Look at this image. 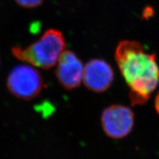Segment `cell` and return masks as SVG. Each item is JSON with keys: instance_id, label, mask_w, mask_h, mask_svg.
Masks as SVG:
<instances>
[{"instance_id": "5", "label": "cell", "mask_w": 159, "mask_h": 159, "mask_svg": "<svg viewBox=\"0 0 159 159\" xmlns=\"http://www.w3.org/2000/svg\"><path fill=\"white\" fill-rule=\"evenodd\" d=\"M84 66L74 52L65 50L57 64L55 75L58 83L67 90L78 88L83 82Z\"/></svg>"}, {"instance_id": "9", "label": "cell", "mask_w": 159, "mask_h": 159, "mask_svg": "<svg viewBox=\"0 0 159 159\" xmlns=\"http://www.w3.org/2000/svg\"><path fill=\"white\" fill-rule=\"evenodd\" d=\"M155 107L157 113L159 115V92H158L157 95L155 98Z\"/></svg>"}, {"instance_id": "7", "label": "cell", "mask_w": 159, "mask_h": 159, "mask_svg": "<svg viewBox=\"0 0 159 159\" xmlns=\"http://www.w3.org/2000/svg\"><path fill=\"white\" fill-rule=\"evenodd\" d=\"M19 6L27 8L34 9L41 6L44 0H14Z\"/></svg>"}, {"instance_id": "6", "label": "cell", "mask_w": 159, "mask_h": 159, "mask_svg": "<svg viewBox=\"0 0 159 159\" xmlns=\"http://www.w3.org/2000/svg\"><path fill=\"white\" fill-rule=\"evenodd\" d=\"M113 80V70L103 59H92L84 66L83 82L89 90L96 93L106 92L111 87Z\"/></svg>"}, {"instance_id": "3", "label": "cell", "mask_w": 159, "mask_h": 159, "mask_svg": "<svg viewBox=\"0 0 159 159\" xmlns=\"http://www.w3.org/2000/svg\"><path fill=\"white\" fill-rule=\"evenodd\" d=\"M41 73L30 64H19L9 73L6 87L12 96L29 101L37 98L44 88Z\"/></svg>"}, {"instance_id": "8", "label": "cell", "mask_w": 159, "mask_h": 159, "mask_svg": "<svg viewBox=\"0 0 159 159\" xmlns=\"http://www.w3.org/2000/svg\"><path fill=\"white\" fill-rule=\"evenodd\" d=\"M154 15V9L151 6H147L143 9V17L144 19H148Z\"/></svg>"}, {"instance_id": "1", "label": "cell", "mask_w": 159, "mask_h": 159, "mask_svg": "<svg viewBox=\"0 0 159 159\" xmlns=\"http://www.w3.org/2000/svg\"><path fill=\"white\" fill-rule=\"evenodd\" d=\"M115 58L122 76L130 88L129 98L132 104H145L159 83L156 54L147 52L139 42L123 40L117 44Z\"/></svg>"}, {"instance_id": "2", "label": "cell", "mask_w": 159, "mask_h": 159, "mask_svg": "<svg viewBox=\"0 0 159 159\" xmlns=\"http://www.w3.org/2000/svg\"><path fill=\"white\" fill-rule=\"evenodd\" d=\"M66 47L62 32L57 29H49L37 41L26 47H12L11 51L13 56L21 62L35 68L48 70L57 65Z\"/></svg>"}, {"instance_id": "4", "label": "cell", "mask_w": 159, "mask_h": 159, "mask_svg": "<svg viewBox=\"0 0 159 159\" xmlns=\"http://www.w3.org/2000/svg\"><path fill=\"white\" fill-rule=\"evenodd\" d=\"M101 123L107 137L114 139H123L131 132L135 123V115L129 107L115 104L103 111Z\"/></svg>"}]
</instances>
